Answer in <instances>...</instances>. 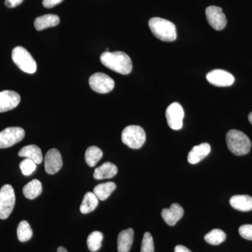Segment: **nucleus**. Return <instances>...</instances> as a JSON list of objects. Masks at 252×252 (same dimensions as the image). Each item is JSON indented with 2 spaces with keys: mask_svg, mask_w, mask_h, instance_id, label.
<instances>
[{
  "mask_svg": "<svg viewBox=\"0 0 252 252\" xmlns=\"http://www.w3.org/2000/svg\"><path fill=\"white\" fill-rule=\"evenodd\" d=\"M100 61L105 67L119 74H128L132 71V64L130 58L122 51H105L101 55Z\"/></svg>",
  "mask_w": 252,
  "mask_h": 252,
  "instance_id": "nucleus-1",
  "label": "nucleus"
},
{
  "mask_svg": "<svg viewBox=\"0 0 252 252\" xmlns=\"http://www.w3.org/2000/svg\"><path fill=\"white\" fill-rule=\"evenodd\" d=\"M149 26L154 35L160 40L171 42L177 39V31L171 21L161 18H152L149 20Z\"/></svg>",
  "mask_w": 252,
  "mask_h": 252,
  "instance_id": "nucleus-2",
  "label": "nucleus"
},
{
  "mask_svg": "<svg viewBox=\"0 0 252 252\" xmlns=\"http://www.w3.org/2000/svg\"><path fill=\"white\" fill-rule=\"evenodd\" d=\"M226 143L230 152L236 156L246 155L251 149V141L244 132L238 130L228 131Z\"/></svg>",
  "mask_w": 252,
  "mask_h": 252,
  "instance_id": "nucleus-3",
  "label": "nucleus"
},
{
  "mask_svg": "<svg viewBox=\"0 0 252 252\" xmlns=\"http://www.w3.org/2000/svg\"><path fill=\"white\" fill-rule=\"evenodd\" d=\"M11 57L15 64L23 72L28 74H34L36 72L37 67L36 61L25 48L22 46L15 47L13 49Z\"/></svg>",
  "mask_w": 252,
  "mask_h": 252,
  "instance_id": "nucleus-4",
  "label": "nucleus"
},
{
  "mask_svg": "<svg viewBox=\"0 0 252 252\" xmlns=\"http://www.w3.org/2000/svg\"><path fill=\"white\" fill-rule=\"evenodd\" d=\"M122 140L123 143L131 149H140L146 141L145 131L139 126H127L123 130Z\"/></svg>",
  "mask_w": 252,
  "mask_h": 252,
  "instance_id": "nucleus-5",
  "label": "nucleus"
},
{
  "mask_svg": "<svg viewBox=\"0 0 252 252\" xmlns=\"http://www.w3.org/2000/svg\"><path fill=\"white\" fill-rule=\"evenodd\" d=\"M16 195L14 189L5 185L0 189V220H6L14 210Z\"/></svg>",
  "mask_w": 252,
  "mask_h": 252,
  "instance_id": "nucleus-6",
  "label": "nucleus"
},
{
  "mask_svg": "<svg viewBox=\"0 0 252 252\" xmlns=\"http://www.w3.org/2000/svg\"><path fill=\"white\" fill-rule=\"evenodd\" d=\"M89 82L91 89L100 94L111 92L115 85L112 78L102 72L94 73L89 78Z\"/></svg>",
  "mask_w": 252,
  "mask_h": 252,
  "instance_id": "nucleus-7",
  "label": "nucleus"
},
{
  "mask_svg": "<svg viewBox=\"0 0 252 252\" xmlns=\"http://www.w3.org/2000/svg\"><path fill=\"white\" fill-rule=\"evenodd\" d=\"M26 135L22 127H9L0 132V149L9 148L23 140Z\"/></svg>",
  "mask_w": 252,
  "mask_h": 252,
  "instance_id": "nucleus-8",
  "label": "nucleus"
},
{
  "mask_svg": "<svg viewBox=\"0 0 252 252\" xmlns=\"http://www.w3.org/2000/svg\"><path fill=\"white\" fill-rule=\"evenodd\" d=\"M167 124L172 130H180L183 126L185 112L182 105L178 102H173L166 109Z\"/></svg>",
  "mask_w": 252,
  "mask_h": 252,
  "instance_id": "nucleus-9",
  "label": "nucleus"
},
{
  "mask_svg": "<svg viewBox=\"0 0 252 252\" xmlns=\"http://www.w3.org/2000/svg\"><path fill=\"white\" fill-rule=\"evenodd\" d=\"M207 22L212 28L216 31L224 29L227 24V20L222 9L219 6H210L205 11Z\"/></svg>",
  "mask_w": 252,
  "mask_h": 252,
  "instance_id": "nucleus-10",
  "label": "nucleus"
},
{
  "mask_svg": "<svg viewBox=\"0 0 252 252\" xmlns=\"http://www.w3.org/2000/svg\"><path fill=\"white\" fill-rule=\"evenodd\" d=\"M206 77L210 84L218 87L233 85L235 81L233 74L223 69H214L207 74Z\"/></svg>",
  "mask_w": 252,
  "mask_h": 252,
  "instance_id": "nucleus-11",
  "label": "nucleus"
},
{
  "mask_svg": "<svg viewBox=\"0 0 252 252\" xmlns=\"http://www.w3.org/2000/svg\"><path fill=\"white\" fill-rule=\"evenodd\" d=\"M46 172L49 175H54L63 167V159L58 149H51L46 153L44 158Z\"/></svg>",
  "mask_w": 252,
  "mask_h": 252,
  "instance_id": "nucleus-12",
  "label": "nucleus"
},
{
  "mask_svg": "<svg viewBox=\"0 0 252 252\" xmlns=\"http://www.w3.org/2000/svg\"><path fill=\"white\" fill-rule=\"evenodd\" d=\"M21 102V96L13 91H3L0 92V113L12 110Z\"/></svg>",
  "mask_w": 252,
  "mask_h": 252,
  "instance_id": "nucleus-13",
  "label": "nucleus"
},
{
  "mask_svg": "<svg viewBox=\"0 0 252 252\" xmlns=\"http://www.w3.org/2000/svg\"><path fill=\"white\" fill-rule=\"evenodd\" d=\"M184 209L180 204H172L169 209H163L162 210L161 216L165 223L169 225H175L183 217Z\"/></svg>",
  "mask_w": 252,
  "mask_h": 252,
  "instance_id": "nucleus-14",
  "label": "nucleus"
},
{
  "mask_svg": "<svg viewBox=\"0 0 252 252\" xmlns=\"http://www.w3.org/2000/svg\"><path fill=\"white\" fill-rule=\"evenodd\" d=\"M211 151V147L208 143H203L195 146L188 155V161L190 164H197L203 160L209 155Z\"/></svg>",
  "mask_w": 252,
  "mask_h": 252,
  "instance_id": "nucleus-15",
  "label": "nucleus"
},
{
  "mask_svg": "<svg viewBox=\"0 0 252 252\" xmlns=\"http://www.w3.org/2000/svg\"><path fill=\"white\" fill-rule=\"evenodd\" d=\"M134 240V230L128 228L122 230L118 236V251L129 252L132 248Z\"/></svg>",
  "mask_w": 252,
  "mask_h": 252,
  "instance_id": "nucleus-16",
  "label": "nucleus"
},
{
  "mask_svg": "<svg viewBox=\"0 0 252 252\" xmlns=\"http://www.w3.org/2000/svg\"><path fill=\"white\" fill-rule=\"evenodd\" d=\"M18 157L31 159L36 164H41L43 161V155L41 149L34 144L26 146L19 151Z\"/></svg>",
  "mask_w": 252,
  "mask_h": 252,
  "instance_id": "nucleus-17",
  "label": "nucleus"
},
{
  "mask_svg": "<svg viewBox=\"0 0 252 252\" xmlns=\"http://www.w3.org/2000/svg\"><path fill=\"white\" fill-rule=\"evenodd\" d=\"M117 173V167L112 162H106L94 170V177L97 180L110 179Z\"/></svg>",
  "mask_w": 252,
  "mask_h": 252,
  "instance_id": "nucleus-18",
  "label": "nucleus"
},
{
  "mask_svg": "<svg viewBox=\"0 0 252 252\" xmlns=\"http://www.w3.org/2000/svg\"><path fill=\"white\" fill-rule=\"evenodd\" d=\"M230 204L238 211L250 212L252 210V197L248 195H236L232 197Z\"/></svg>",
  "mask_w": 252,
  "mask_h": 252,
  "instance_id": "nucleus-19",
  "label": "nucleus"
},
{
  "mask_svg": "<svg viewBox=\"0 0 252 252\" xmlns=\"http://www.w3.org/2000/svg\"><path fill=\"white\" fill-rule=\"evenodd\" d=\"M60 23V18L57 15L46 14L39 16L34 20V28L41 31L48 28L55 27Z\"/></svg>",
  "mask_w": 252,
  "mask_h": 252,
  "instance_id": "nucleus-20",
  "label": "nucleus"
},
{
  "mask_svg": "<svg viewBox=\"0 0 252 252\" xmlns=\"http://www.w3.org/2000/svg\"><path fill=\"white\" fill-rule=\"evenodd\" d=\"M116 189L117 185L114 182H106L96 186L94 189V193L98 200L103 201L110 196Z\"/></svg>",
  "mask_w": 252,
  "mask_h": 252,
  "instance_id": "nucleus-21",
  "label": "nucleus"
},
{
  "mask_svg": "<svg viewBox=\"0 0 252 252\" xmlns=\"http://www.w3.org/2000/svg\"><path fill=\"white\" fill-rule=\"evenodd\" d=\"M99 203L98 198L94 192H88L84 195L80 206V211L82 214H89L94 211Z\"/></svg>",
  "mask_w": 252,
  "mask_h": 252,
  "instance_id": "nucleus-22",
  "label": "nucleus"
},
{
  "mask_svg": "<svg viewBox=\"0 0 252 252\" xmlns=\"http://www.w3.org/2000/svg\"><path fill=\"white\" fill-rule=\"evenodd\" d=\"M42 192V185L38 180H33L23 187V193L25 197L30 200H33L39 196Z\"/></svg>",
  "mask_w": 252,
  "mask_h": 252,
  "instance_id": "nucleus-23",
  "label": "nucleus"
},
{
  "mask_svg": "<svg viewBox=\"0 0 252 252\" xmlns=\"http://www.w3.org/2000/svg\"><path fill=\"white\" fill-rule=\"evenodd\" d=\"M103 153L102 150L95 146H91L86 150L85 160L89 166L93 167L97 165V162L102 159Z\"/></svg>",
  "mask_w": 252,
  "mask_h": 252,
  "instance_id": "nucleus-24",
  "label": "nucleus"
},
{
  "mask_svg": "<svg viewBox=\"0 0 252 252\" xmlns=\"http://www.w3.org/2000/svg\"><path fill=\"white\" fill-rule=\"evenodd\" d=\"M33 232L31 225L26 220L20 222L17 228V236L19 241L25 243L31 240Z\"/></svg>",
  "mask_w": 252,
  "mask_h": 252,
  "instance_id": "nucleus-25",
  "label": "nucleus"
},
{
  "mask_svg": "<svg viewBox=\"0 0 252 252\" xmlns=\"http://www.w3.org/2000/svg\"><path fill=\"white\" fill-rule=\"evenodd\" d=\"M103 234L99 231H94L89 235L87 239V245L89 250L92 252L98 251L102 246Z\"/></svg>",
  "mask_w": 252,
  "mask_h": 252,
  "instance_id": "nucleus-26",
  "label": "nucleus"
},
{
  "mask_svg": "<svg viewBox=\"0 0 252 252\" xmlns=\"http://www.w3.org/2000/svg\"><path fill=\"white\" fill-rule=\"evenodd\" d=\"M226 238V235L223 230L214 229L205 236V240L212 245H219L223 243Z\"/></svg>",
  "mask_w": 252,
  "mask_h": 252,
  "instance_id": "nucleus-27",
  "label": "nucleus"
},
{
  "mask_svg": "<svg viewBox=\"0 0 252 252\" xmlns=\"http://www.w3.org/2000/svg\"><path fill=\"white\" fill-rule=\"evenodd\" d=\"M36 164L31 159L26 158L20 163V168L25 176H29L35 171Z\"/></svg>",
  "mask_w": 252,
  "mask_h": 252,
  "instance_id": "nucleus-28",
  "label": "nucleus"
},
{
  "mask_svg": "<svg viewBox=\"0 0 252 252\" xmlns=\"http://www.w3.org/2000/svg\"><path fill=\"white\" fill-rule=\"evenodd\" d=\"M141 252H154L153 237L149 232L144 233Z\"/></svg>",
  "mask_w": 252,
  "mask_h": 252,
  "instance_id": "nucleus-29",
  "label": "nucleus"
},
{
  "mask_svg": "<svg viewBox=\"0 0 252 252\" xmlns=\"http://www.w3.org/2000/svg\"><path fill=\"white\" fill-rule=\"evenodd\" d=\"M239 233L243 238L252 240V225L245 224L241 225L239 228Z\"/></svg>",
  "mask_w": 252,
  "mask_h": 252,
  "instance_id": "nucleus-30",
  "label": "nucleus"
},
{
  "mask_svg": "<svg viewBox=\"0 0 252 252\" xmlns=\"http://www.w3.org/2000/svg\"><path fill=\"white\" fill-rule=\"evenodd\" d=\"M63 0H43V6L47 9L54 7L56 5L61 4Z\"/></svg>",
  "mask_w": 252,
  "mask_h": 252,
  "instance_id": "nucleus-31",
  "label": "nucleus"
},
{
  "mask_svg": "<svg viewBox=\"0 0 252 252\" xmlns=\"http://www.w3.org/2000/svg\"><path fill=\"white\" fill-rule=\"evenodd\" d=\"M23 0H5V5L8 8H14L22 4Z\"/></svg>",
  "mask_w": 252,
  "mask_h": 252,
  "instance_id": "nucleus-32",
  "label": "nucleus"
},
{
  "mask_svg": "<svg viewBox=\"0 0 252 252\" xmlns=\"http://www.w3.org/2000/svg\"><path fill=\"white\" fill-rule=\"evenodd\" d=\"M175 252H192L188 248L183 245H177L175 249Z\"/></svg>",
  "mask_w": 252,
  "mask_h": 252,
  "instance_id": "nucleus-33",
  "label": "nucleus"
},
{
  "mask_svg": "<svg viewBox=\"0 0 252 252\" xmlns=\"http://www.w3.org/2000/svg\"><path fill=\"white\" fill-rule=\"evenodd\" d=\"M57 252H68L67 250L65 248H63V247H60L58 249Z\"/></svg>",
  "mask_w": 252,
  "mask_h": 252,
  "instance_id": "nucleus-34",
  "label": "nucleus"
},
{
  "mask_svg": "<svg viewBox=\"0 0 252 252\" xmlns=\"http://www.w3.org/2000/svg\"><path fill=\"white\" fill-rule=\"evenodd\" d=\"M249 121H250V124L252 125V112L249 114Z\"/></svg>",
  "mask_w": 252,
  "mask_h": 252,
  "instance_id": "nucleus-35",
  "label": "nucleus"
}]
</instances>
